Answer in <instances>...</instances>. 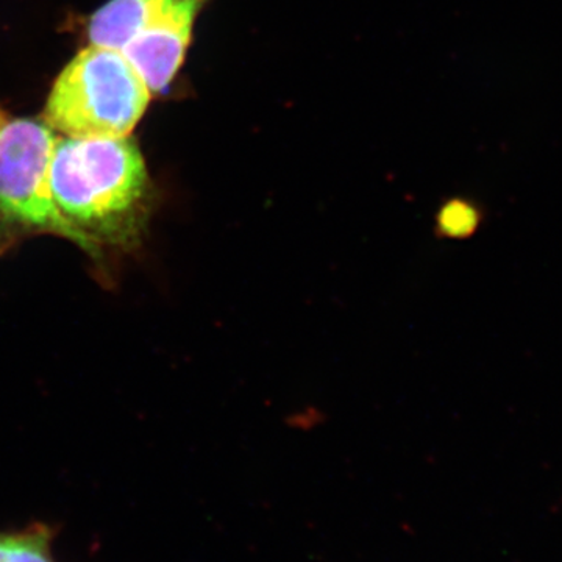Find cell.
I'll list each match as a JSON object with an SVG mask.
<instances>
[{
    "label": "cell",
    "mask_w": 562,
    "mask_h": 562,
    "mask_svg": "<svg viewBox=\"0 0 562 562\" xmlns=\"http://www.w3.org/2000/svg\"><path fill=\"white\" fill-rule=\"evenodd\" d=\"M55 205L95 265L138 249L154 190L139 147L125 138H58L50 165Z\"/></svg>",
    "instance_id": "6da1fadb"
},
{
    "label": "cell",
    "mask_w": 562,
    "mask_h": 562,
    "mask_svg": "<svg viewBox=\"0 0 562 562\" xmlns=\"http://www.w3.org/2000/svg\"><path fill=\"white\" fill-rule=\"evenodd\" d=\"M151 91L121 50L81 49L55 80L43 122L66 138L131 136Z\"/></svg>",
    "instance_id": "7a4b0ae2"
},
{
    "label": "cell",
    "mask_w": 562,
    "mask_h": 562,
    "mask_svg": "<svg viewBox=\"0 0 562 562\" xmlns=\"http://www.w3.org/2000/svg\"><path fill=\"white\" fill-rule=\"evenodd\" d=\"M57 140L43 121H9L0 131V254L33 235L60 236L79 247L52 195Z\"/></svg>",
    "instance_id": "3957f363"
},
{
    "label": "cell",
    "mask_w": 562,
    "mask_h": 562,
    "mask_svg": "<svg viewBox=\"0 0 562 562\" xmlns=\"http://www.w3.org/2000/svg\"><path fill=\"white\" fill-rule=\"evenodd\" d=\"M206 0H165L122 54L151 92L168 90L190 46L192 25Z\"/></svg>",
    "instance_id": "277c9868"
},
{
    "label": "cell",
    "mask_w": 562,
    "mask_h": 562,
    "mask_svg": "<svg viewBox=\"0 0 562 562\" xmlns=\"http://www.w3.org/2000/svg\"><path fill=\"white\" fill-rule=\"evenodd\" d=\"M165 0H110L88 22V36L95 46L124 49L138 35Z\"/></svg>",
    "instance_id": "5b68a950"
},
{
    "label": "cell",
    "mask_w": 562,
    "mask_h": 562,
    "mask_svg": "<svg viewBox=\"0 0 562 562\" xmlns=\"http://www.w3.org/2000/svg\"><path fill=\"white\" fill-rule=\"evenodd\" d=\"M52 541L54 532L43 524L0 531V562H55Z\"/></svg>",
    "instance_id": "8992f818"
},
{
    "label": "cell",
    "mask_w": 562,
    "mask_h": 562,
    "mask_svg": "<svg viewBox=\"0 0 562 562\" xmlns=\"http://www.w3.org/2000/svg\"><path fill=\"white\" fill-rule=\"evenodd\" d=\"M479 221V211L471 203L450 201L439 213L438 228L449 238H465L475 232Z\"/></svg>",
    "instance_id": "52a82bcc"
},
{
    "label": "cell",
    "mask_w": 562,
    "mask_h": 562,
    "mask_svg": "<svg viewBox=\"0 0 562 562\" xmlns=\"http://www.w3.org/2000/svg\"><path fill=\"white\" fill-rule=\"evenodd\" d=\"M7 122H9V120H7L5 113L0 110V131H2V127L7 124Z\"/></svg>",
    "instance_id": "ba28073f"
}]
</instances>
